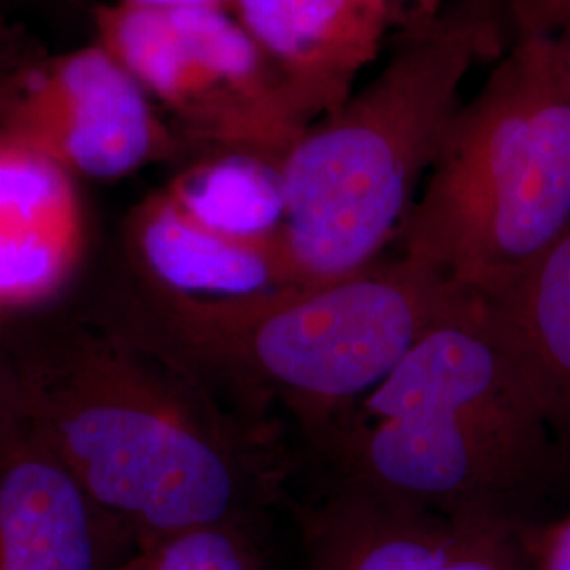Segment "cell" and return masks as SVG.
I'll return each instance as SVG.
<instances>
[{
	"label": "cell",
	"instance_id": "obj_1",
	"mask_svg": "<svg viewBox=\"0 0 570 570\" xmlns=\"http://www.w3.org/2000/svg\"><path fill=\"white\" fill-rule=\"evenodd\" d=\"M23 423L138 546L247 524L275 501L284 452L131 311L0 336Z\"/></svg>",
	"mask_w": 570,
	"mask_h": 570
},
{
	"label": "cell",
	"instance_id": "obj_2",
	"mask_svg": "<svg viewBox=\"0 0 570 570\" xmlns=\"http://www.w3.org/2000/svg\"><path fill=\"white\" fill-rule=\"evenodd\" d=\"M503 47L501 0H454L406 23L383 70L306 127L279 161L287 284H332L383 258L463 106L471 68Z\"/></svg>",
	"mask_w": 570,
	"mask_h": 570
},
{
	"label": "cell",
	"instance_id": "obj_3",
	"mask_svg": "<svg viewBox=\"0 0 570 570\" xmlns=\"http://www.w3.org/2000/svg\"><path fill=\"white\" fill-rule=\"evenodd\" d=\"M136 313L165 345L254 419L279 404L324 449L463 292L402 256L317 285L188 298L140 285Z\"/></svg>",
	"mask_w": 570,
	"mask_h": 570
},
{
	"label": "cell",
	"instance_id": "obj_4",
	"mask_svg": "<svg viewBox=\"0 0 570 570\" xmlns=\"http://www.w3.org/2000/svg\"><path fill=\"white\" fill-rule=\"evenodd\" d=\"M570 228V85L558 35L518 37L461 106L395 244L473 296L518 279Z\"/></svg>",
	"mask_w": 570,
	"mask_h": 570
},
{
	"label": "cell",
	"instance_id": "obj_5",
	"mask_svg": "<svg viewBox=\"0 0 570 570\" xmlns=\"http://www.w3.org/2000/svg\"><path fill=\"white\" fill-rule=\"evenodd\" d=\"M320 454L343 482L473 524L532 527L530 511L570 478L539 416L484 404L351 421Z\"/></svg>",
	"mask_w": 570,
	"mask_h": 570
},
{
	"label": "cell",
	"instance_id": "obj_6",
	"mask_svg": "<svg viewBox=\"0 0 570 570\" xmlns=\"http://www.w3.org/2000/svg\"><path fill=\"white\" fill-rule=\"evenodd\" d=\"M96 41L178 122L195 153L245 148L282 161L311 125L279 70L228 9H91Z\"/></svg>",
	"mask_w": 570,
	"mask_h": 570
},
{
	"label": "cell",
	"instance_id": "obj_7",
	"mask_svg": "<svg viewBox=\"0 0 570 570\" xmlns=\"http://www.w3.org/2000/svg\"><path fill=\"white\" fill-rule=\"evenodd\" d=\"M0 138L89 180H119L193 150L98 41L21 61L0 82Z\"/></svg>",
	"mask_w": 570,
	"mask_h": 570
},
{
	"label": "cell",
	"instance_id": "obj_8",
	"mask_svg": "<svg viewBox=\"0 0 570 570\" xmlns=\"http://www.w3.org/2000/svg\"><path fill=\"white\" fill-rule=\"evenodd\" d=\"M87 220L77 178L0 138V317L56 301L81 266Z\"/></svg>",
	"mask_w": 570,
	"mask_h": 570
},
{
	"label": "cell",
	"instance_id": "obj_9",
	"mask_svg": "<svg viewBox=\"0 0 570 570\" xmlns=\"http://www.w3.org/2000/svg\"><path fill=\"white\" fill-rule=\"evenodd\" d=\"M106 524L117 527L18 416L0 438V570H106Z\"/></svg>",
	"mask_w": 570,
	"mask_h": 570
},
{
	"label": "cell",
	"instance_id": "obj_10",
	"mask_svg": "<svg viewBox=\"0 0 570 570\" xmlns=\"http://www.w3.org/2000/svg\"><path fill=\"white\" fill-rule=\"evenodd\" d=\"M228 11L313 122L348 100L395 21L370 0H233Z\"/></svg>",
	"mask_w": 570,
	"mask_h": 570
},
{
	"label": "cell",
	"instance_id": "obj_11",
	"mask_svg": "<svg viewBox=\"0 0 570 570\" xmlns=\"http://www.w3.org/2000/svg\"><path fill=\"white\" fill-rule=\"evenodd\" d=\"M125 245L140 285L164 294L233 298L289 285L277 235L245 239L214 230L165 188L131 209Z\"/></svg>",
	"mask_w": 570,
	"mask_h": 570
},
{
	"label": "cell",
	"instance_id": "obj_12",
	"mask_svg": "<svg viewBox=\"0 0 570 570\" xmlns=\"http://www.w3.org/2000/svg\"><path fill=\"white\" fill-rule=\"evenodd\" d=\"M303 527L308 570H440L473 522L338 480L326 501L306 513Z\"/></svg>",
	"mask_w": 570,
	"mask_h": 570
},
{
	"label": "cell",
	"instance_id": "obj_13",
	"mask_svg": "<svg viewBox=\"0 0 570 570\" xmlns=\"http://www.w3.org/2000/svg\"><path fill=\"white\" fill-rule=\"evenodd\" d=\"M480 298L570 469V228L518 279Z\"/></svg>",
	"mask_w": 570,
	"mask_h": 570
},
{
	"label": "cell",
	"instance_id": "obj_14",
	"mask_svg": "<svg viewBox=\"0 0 570 570\" xmlns=\"http://www.w3.org/2000/svg\"><path fill=\"white\" fill-rule=\"evenodd\" d=\"M164 188L195 220L233 237L268 239L284 226L279 161L263 153L202 150Z\"/></svg>",
	"mask_w": 570,
	"mask_h": 570
},
{
	"label": "cell",
	"instance_id": "obj_15",
	"mask_svg": "<svg viewBox=\"0 0 570 570\" xmlns=\"http://www.w3.org/2000/svg\"><path fill=\"white\" fill-rule=\"evenodd\" d=\"M247 524L186 530L138 546L134 556L106 570H263Z\"/></svg>",
	"mask_w": 570,
	"mask_h": 570
},
{
	"label": "cell",
	"instance_id": "obj_16",
	"mask_svg": "<svg viewBox=\"0 0 570 570\" xmlns=\"http://www.w3.org/2000/svg\"><path fill=\"white\" fill-rule=\"evenodd\" d=\"M530 527L473 524L440 570H534Z\"/></svg>",
	"mask_w": 570,
	"mask_h": 570
},
{
	"label": "cell",
	"instance_id": "obj_17",
	"mask_svg": "<svg viewBox=\"0 0 570 570\" xmlns=\"http://www.w3.org/2000/svg\"><path fill=\"white\" fill-rule=\"evenodd\" d=\"M505 37L560 35L570 23V0H501Z\"/></svg>",
	"mask_w": 570,
	"mask_h": 570
},
{
	"label": "cell",
	"instance_id": "obj_18",
	"mask_svg": "<svg viewBox=\"0 0 570 570\" xmlns=\"http://www.w3.org/2000/svg\"><path fill=\"white\" fill-rule=\"evenodd\" d=\"M534 570H570V515L546 530H529Z\"/></svg>",
	"mask_w": 570,
	"mask_h": 570
},
{
	"label": "cell",
	"instance_id": "obj_19",
	"mask_svg": "<svg viewBox=\"0 0 570 570\" xmlns=\"http://www.w3.org/2000/svg\"><path fill=\"white\" fill-rule=\"evenodd\" d=\"M41 49V45L32 39V35L26 28L0 21V82L4 81L21 61L32 58Z\"/></svg>",
	"mask_w": 570,
	"mask_h": 570
},
{
	"label": "cell",
	"instance_id": "obj_20",
	"mask_svg": "<svg viewBox=\"0 0 570 570\" xmlns=\"http://www.w3.org/2000/svg\"><path fill=\"white\" fill-rule=\"evenodd\" d=\"M381 7H385L393 20H402V23L423 21L438 16L446 4V0H370Z\"/></svg>",
	"mask_w": 570,
	"mask_h": 570
},
{
	"label": "cell",
	"instance_id": "obj_21",
	"mask_svg": "<svg viewBox=\"0 0 570 570\" xmlns=\"http://www.w3.org/2000/svg\"><path fill=\"white\" fill-rule=\"evenodd\" d=\"M18 416H20V410H18L13 379H11L9 366L0 353V438L18 421Z\"/></svg>",
	"mask_w": 570,
	"mask_h": 570
},
{
	"label": "cell",
	"instance_id": "obj_22",
	"mask_svg": "<svg viewBox=\"0 0 570 570\" xmlns=\"http://www.w3.org/2000/svg\"><path fill=\"white\" fill-rule=\"evenodd\" d=\"M127 4L140 7H159V9H183V7H216V9H230L233 0H117Z\"/></svg>",
	"mask_w": 570,
	"mask_h": 570
},
{
	"label": "cell",
	"instance_id": "obj_23",
	"mask_svg": "<svg viewBox=\"0 0 570 570\" xmlns=\"http://www.w3.org/2000/svg\"><path fill=\"white\" fill-rule=\"evenodd\" d=\"M560 47H562V60H564V70H567V79L570 85V23L558 35Z\"/></svg>",
	"mask_w": 570,
	"mask_h": 570
}]
</instances>
